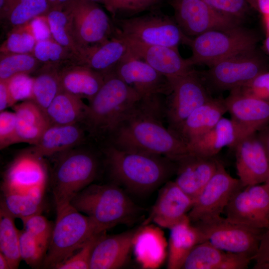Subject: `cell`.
I'll use <instances>...</instances> for the list:
<instances>
[{"instance_id": "1", "label": "cell", "mask_w": 269, "mask_h": 269, "mask_svg": "<svg viewBox=\"0 0 269 269\" xmlns=\"http://www.w3.org/2000/svg\"><path fill=\"white\" fill-rule=\"evenodd\" d=\"M164 96L141 97L105 144L122 150L162 155L173 161L189 153L188 145L164 125Z\"/></svg>"}, {"instance_id": "2", "label": "cell", "mask_w": 269, "mask_h": 269, "mask_svg": "<svg viewBox=\"0 0 269 269\" xmlns=\"http://www.w3.org/2000/svg\"><path fill=\"white\" fill-rule=\"evenodd\" d=\"M102 149L114 183L136 194L156 189L176 172V163L162 155L119 149L105 144Z\"/></svg>"}, {"instance_id": "3", "label": "cell", "mask_w": 269, "mask_h": 269, "mask_svg": "<svg viewBox=\"0 0 269 269\" xmlns=\"http://www.w3.org/2000/svg\"><path fill=\"white\" fill-rule=\"evenodd\" d=\"M140 98L114 70L106 74L102 86L89 101L83 123L85 130L96 141L106 143L127 113Z\"/></svg>"}, {"instance_id": "4", "label": "cell", "mask_w": 269, "mask_h": 269, "mask_svg": "<svg viewBox=\"0 0 269 269\" xmlns=\"http://www.w3.org/2000/svg\"><path fill=\"white\" fill-rule=\"evenodd\" d=\"M70 204L88 216L98 233L120 224H130L138 209L120 186L91 184L76 195Z\"/></svg>"}, {"instance_id": "5", "label": "cell", "mask_w": 269, "mask_h": 269, "mask_svg": "<svg viewBox=\"0 0 269 269\" xmlns=\"http://www.w3.org/2000/svg\"><path fill=\"white\" fill-rule=\"evenodd\" d=\"M57 154L51 181L56 209L70 204L92 184L99 168L98 158L89 149L72 148Z\"/></svg>"}, {"instance_id": "6", "label": "cell", "mask_w": 269, "mask_h": 269, "mask_svg": "<svg viewBox=\"0 0 269 269\" xmlns=\"http://www.w3.org/2000/svg\"><path fill=\"white\" fill-rule=\"evenodd\" d=\"M99 234L90 218L70 203L57 208L51 238L42 263L43 267L55 269L93 236Z\"/></svg>"}, {"instance_id": "7", "label": "cell", "mask_w": 269, "mask_h": 269, "mask_svg": "<svg viewBox=\"0 0 269 269\" xmlns=\"http://www.w3.org/2000/svg\"><path fill=\"white\" fill-rule=\"evenodd\" d=\"M255 34L240 26L227 29H216L190 38L187 44L192 50L187 58L189 64L210 67L229 57L255 49Z\"/></svg>"}, {"instance_id": "8", "label": "cell", "mask_w": 269, "mask_h": 269, "mask_svg": "<svg viewBox=\"0 0 269 269\" xmlns=\"http://www.w3.org/2000/svg\"><path fill=\"white\" fill-rule=\"evenodd\" d=\"M114 34L150 45L178 48L190 39L185 35L174 18L158 13L136 17L115 18Z\"/></svg>"}, {"instance_id": "9", "label": "cell", "mask_w": 269, "mask_h": 269, "mask_svg": "<svg viewBox=\"0 0 269 269\" xmlns=\"http://www.w3.org/2000/svg\"><path fill=\"white\" fill-rule=\"evenodd\" d=\"M207 241L225 252L256 255L264 230L252 228L221 216L191 223Z\"/></svg>"}, {"instance_id": "10", "label": "cell", "mask_w": 269, "mask_h": 269, "mask_svg": "<svg viewBox=\"0 0 269 269\" xmlns=\"http://www.w3.org/2000/svg\"><path fill=\"white\" fill-rule=\"evenodd\" d=\"M268 70L254 49L221 60L199 74L208 90L224 91L240 88Z\"/></svg>"}, {"instance_id": "11", "label": "cell", "mask_w": 269, "mask_h": 269, "mask_svg": "<svg viewBox=\"0 0 269 269\" xmlns=\"http://www.w3.org/2000/svg\"><path fill=\"white\" fill-rule=\"evenodd\" d=\"M62 9L68 16L76 42L83 50L113 37L115 28L112 22L97 3L73 0Z\"/></svg>"}, {"instance_id": "12", "label": "cell", "mask_w": 269, "mask_h": 269, "mask_svg": "<svg viewBox=\"0 0 269 269\" xmlns=\"http://www.w3.org/2000/svg\"><path fill=\"white\" fill-rule=\"evenodd\" d=\"M169 81L171 92L166 98L165 120L167 128L173 132L196 109L212 97L194 70Z\"/></svg>"}, {"instance_id": "13", "label": "cell", "mask_w": 269, "mask_h": 269, "mask_svg": "<svg viewBox=\"0 0 269 269\" xmlns=\"http://www.w3.org/2000/svg\"><path fill=\"white\" fill-rule=\"evenodd\" d=\"M29 150L18 155L5 171L2 192L26 196L42 204L47 179L45 164Z\"/></svg>"}, {"instance_id": "14", "label": "cell", "mask_w": 269, "mask_h": 269, "mask_svg": "<svg viewBox=\"0 0 269 269\" xmlns=\"http://www.w3.org/2000/svg\"><path fill=\"white\" fill-rule=\"evenodd\" d=\"M224 211L233 221L259 229L269 225V185L241 187L231 196Z\"/></svg>"}, {"instance_id": "15", "label": "cell", "mask_w": 269, "mask_h": 269, "mask_svg": "<svg viewBox=\"0 0 269 269\" xmlns=\"http://www.w3.org/2000/svg\"><path fill=\"white\" fill-rule=\"evenodd\" d=\"M174 20L185 35L193 38L216 29L239 25V21L219 12L203 0H171Z\"/></svg>"}, {"instance_id": "16", "label": "cell", "mask_w": 269, "mask_h": 269, "mask_svg": "<svg viewBox=\"0 0 269 269\" xmlns=\"http://www.w3.org/2000/svg\"><path fill=\"white\" fill-rule=\"evenodd\" d=\"M241 187L239 179L231 176L220 162L187 214L191 223L221 216L232 195Z\"/></svg>"}, {"instance_id": "17", "label": "cell", "mask_w": 269, "mask_h": 269, "mask_svg": "<svg viewBox=\"0 0 269 269\" xmlns=\"http://www.w3.org/2000/svg\"><path fill=\"white\" fill-rule=\"evenodd\" d=\"M116 74L140 96H167L171 92L168 79L128 51L114 69Z\"/></svg>"}, {"instance_id": "18", "label": "cell", "mask_w": 269, "mask_h": 269, "mask_svg": "<svg viewBox=\"0 0 269 269\" xmlns=\"http://www.w3.org/2000/svg\"><path fill=\"white\" fill-rule=\"evenodd\" d=\"M234 149L242 186L266 182L269 176V159L256 133L241 138Z\"/></svg>"}, {"instance_id": "19", "label": "cell", "mask_w": 269, "mask_h": 269, "mask_svg": "<svg viewBox=\"0 0 269 269\" xmlns=\"http://www.w3.org/2000/svg\"><path fill=\"white\" fill-rule=\"evenodd\" d=\"M194 202L174 181H167L160 189L148 217L142 225L152 222L159 227L170 229L188 217Z\"/></svg>"}, {"instance_id": "20", "label": "cell", "mask_w": 269, "mask_h": 269, "mask_svg": "<svg viewBox=\"0 0 269 269\" xmlns=\"http://www.w3.org/2000/svg\"><path fill=\"white\" fill-rule=\"evenodd\" d=\"M231 120L243 137L256 133L269 122V102L242 93L237 89L230 91L224 99Z\"/></svg>"}, {"instance_id": "21", "label": "cell", "mask_w": 269, "mask_h": 269, "mask_svg": "<svg viewBox=\"0 0 269 269\" xmlns=\"http://www.w3.org/2000/svg\"><path fill=\"white\" fill-rule=\"evenodd\" d=\"M122 38L132 54L145 61L169 80L184 75L194 69L180 55L178 48L147 45Z\"/></svg>"}, {"instance_id": "22", "label": "cell", "mask_w": 269, "mask_h": 269, "mask_svg": "<svg viewBox=\"0 0 269 269\" xmlns=\"http://www.w3.org/2000/svg\"><path fill=\"white\" fill-rule=\"evenodd\" d=\"M175 182L194 200L216 172L220 162L214 157L189 152L174 161Z\"/></svg>"}, {"instance_id": "23", "label": "cell", "mask_w": 269, "mask_h": 269, "mask_svg": "<svg viewBox=\"0 0 269 269\" xmlns=\"http://www.w3.org/2000/svg\"><path fill=\"white\" fill-rule=\"evenodd\" d=\"M135 230L108 235L99 238L93 250L90 269H117L127 262L132 251Z\"/></svg>"}, {"instance_id": "24", "label": "cell", "mask_w": 269, "mask_h": 269, "mask_svg": "<svg viewBox=\"0 0 269 269\" xmlns=\"http://www.w3.org/2000/svg\"><path fill=\"white\" fill-rule=\"evenodd\" d=\"M168 243L158 226L142 225L136 230L132 250L137 263L145 269H155L164 263L168 255Z\"/></svg>"}, {"instance_id": "25", "label": "cell", "mask_w": 269, "mask_h": 269, "mask_svg": "<svg viewBox=\"0 0 269 269\" xmlns=\"http://www.w3.org/2000/svg\"><path fill=\"white\" fill-rule=\"evenodd\" d=\"M227 112L224 99L212 97L196 109L173 133L188 145L214 127Z\"/></svg>"}, {"instance_id": "26", "label": "cell", "mask_w": 269, "mask_h": 269, "mask_svg": "<svg viewBox=\"0 0 269 269\" xmlns=\"http://www.w3.org/2000/svg\"><path fill=\"white\" fill-rule=\"evenodd\" d=\"M242 137L233 121L222 117L214 127L187 145L190 152L204 157H214L225 146L234 148Z\"/></svg>"}, {"instance_id": "27", "label": "cell", "mask_w": 269, "mask_h": 269, "mask_svg": "<svg viewBox=\"0 0 269 269\" xmlns=\"http://www.w3.org/2000/svg\"><path fill=\"white\" fill-rule=\"evenodd\" d=\"M85 130L79 124L50 125L29 150L43 158L74 148L84 140Z\"/></svg>"}, {"instance_id": "28", "label": "cell", "mask_w": 269, "mask_h": 269, "mask_svg": "<svg viewBox=\"0 0 269 269\" xmlns=\"http://www.w3.org/2000/svg\"><path fill=\"white\" fill-rule=\"evenodd\" d=\"M128 51V47L120 37L114 35L100 44L84 49L76 65L88 67L105 75L113 71Z\"/></svg>"}, {"instance_id": "29", "label": "cell", "mask_w": 269, "mask_h": 269, "mask_svg": "<svg viewBox=\"0 0 269 269\" xmlns=\"http://www.w3.org/2000/svg\"><path fill=\"white\" fill-rule=\"evenodd\" d=\"M105 75L88 67L68 64L61 67V89L90 101L102 86Z\"/></svg>"}, {"instance_id": "30", "label": "cell", "mask_w": 269, "mask_h": 269, "mask_svg": "<svg viewBox=\"0 0 269 269\" xmlns=\"http://www.w3.org/2000/svg\"><path fill=\"white\" fill-rule=\"evenodd\" d=\"M13 109L19 142L35 145L51 125L45 112L31 100L14 105Z\"/></svg>"}, {"instance_id": "31", "label": "cell", "mask_w": 269, "mask_h": 269, "mask_svg": "<svg viewBox=\"0 0 269 269\" xmlns=\"http://www.w3.org/2000/svg\"><path fill=\"white\" fill-rule=\"evenodd\" d=\"M169 230L167 268L180 269L192 249L201 243L200 234L188 217Z\"/></svg>"}, {"instance_id": "32", "label": "cell", "mask_w": 269, "mask_h": 269, "mask_svg": "<svg viewBox=\"0 0 269 269\" xmlns=\"http://www.w3.org/2000/svg\"><path fill=\"white\" fill-rule=\"evenodd\" d=\"M88 105L82 98L61 90L45 110L51 125L83 123Z\"/></svg>"}, {"instance_id": "33", "label": "cell", "mask_w": 269, "mask_h": 269, "mask_svg": "<svg viewBox=\"0 0 269 269\" xmlns=\"http://www.w3.org/2000/svg\"><path fill=\"white\" fill-rule=\"evenodd\" d=\"M51 8L47 0H3L0 7V19L10 30L46 15Z\"/></svg>"}, {"instance_id": "34", "label": "cell", "mask_w": 269, "mask_h": 269, "mask_svg": "<svg viewBox=\"0 0 269 269\" xmlns=\"http://www.w3.org/2000/svg\"><path fill=\"white\" fill-rule=\"evenodd\" d=\"M61 67L42 65L33 77L32 96L30 100L43 110L46 109L62 90L60 79Z\"/></svg>"}, {"instance_id": "35", "label": "cell", "mask_w": 269, "mask_h": 269, "mask_svg": "<svg viewBox=\"0 0 269 269\" xmlns=\"http://www.w3.org/2000/svg\"><path fill=\"white\" fill-rule=\"evenodd\" d=\"M14 218L0 201V252L7 259L10 269H17L21 260L19 252V230L15 225Z\"/></svg>"}, {"instance_id": "36", "label": "cell", "mask_w": 269, "mask_h": 269, "mask_svg": "<svg viewBox=\"0 0 269 269\" xmlns=\"http://www.w3.org/2000/svg\"><path fill=\"white\" fill-rule=\"evenodd\" d=\"M45 16L52 37L76 56L77 63L84 50L75 39L70 20L65 11L59 7L51 8Z\"/></svg>"}, {"instance_id": "37", "label": "cell", "mask_w": 269, "mask_h": 269, "mask_svg": "<svg viewBox=\"0 0 269 269\" xmlns=\"http://www.w3.org/2000/svg\"><path fill=\"white\" fill-rule=\"evenodd\" d=\"M43 64L32 53H0V80L37 71Z\"/></svg>"}, {"instance_id": "38", "label": "cell", "mask_w": 269, "mask_h": 269, "mask_svg": "<svg viewBox=\"0 0 269 269\" xmlns=\"http://www.w3.org/2000/svg\"><path fill=\"white\" fill-rule=\"evenodd\" d=\"M32 53L43 65L62 67L77 62L76 56L52 37L37 41Z\"/></svg>"}, {"instance_id": "39", "label": "cell", "mask_w": 269, "mask_h": 269, "mask_svg": "<svg viewBox=\"0 0 269 269\" xmlns=\"http://www.w3.org/2000/svg\"><path fill=\"white\" fill-rule=\"evenodd\" d=\"M226 252L207 241L196 245L186 257L181 269H218Z\"/></svg>"}, {"instance_id": "40", "label": "cell", "mask_w": 269, "mask_h": 269, "mask_svg": "<svg viewBox=\"0 0 269 269\" xmlns=\"http://www.w3.org/2000/svg\"><path fill=\"white\" fill-rule=\"evenodd\" d=\"M37 42L30 21L10 29L1 44L0 53H32Z\"/></svg>"}, {"instance_id": "41", "label": "cell", "mask_w": 269, "mask_h": 269, "mask_svg": "<svg viewBox=\"0 0 269 269\" xmlns=\"http://www.w3.org/2000/svg\"><path fill=\"white\" fill-rule=\"evenodd\" d=\"M21 220L23 229L32 236L41 248L47 253L54 225L41 213L34 214Z\"/></svg>"}, {"instance_id": "42", "label": "cell", "mask_w": 269, "mask_h": 269, "mask_svg": "<svg viewBox=\"0 0 269 269\" xmlns=\"http://www.w3.org/2000/svg\"><path fill=\"white\" fill-rule=\"evenodd\" d=\"M19 252L21 260L32 268L42 265L46 254L36 240L24 229L19 230Z\"/></svg>"}, {"instance_id": "43", "label": "cell", "mask_w": 269, "mask_h": 269, "mask_svg": "<svg viewBox=\"0 0 269 269\" xmlns=\"http://www.w3.org/2000/svg\"><path fill=\"white\" fill-rule=\"evenodd\" d=\"M105 233L93 236L81 248L55 269H88L92 253L100 237Z\"/></svg>"}, {"instance_id": "44", "label": "cell", "mask_w": 269, "mask_h": 269, "mask_svg": "<svg viewBox=\"0 0 269 269\" xmlns=\"http://www.w3.org/2000/svg\"><path fill=\"white\" fill-rule=\"evenodd\" d=\"M33 79L29 75L21 74L6 80L7 82L11 106H13L19 101L31 100Z\"/></svg>"}, {"instance_id": "45", "label": "cell", "mask_w": 269, "mask_h": 269, "mask_svg": "<svg viewBox=\"0 0 269 269\" xmlns=\"http://www.w3.org/2000/svg\"><path fill=\"white\" fill-rule=\"evenodd\" d=\"M203 0L219 12L239 21L249 8L247 0Z\"/></svg>"}, {"instance_id": "46", "label": "cell", "mask_w": 269, "mask_h": 269, "mask_svg": "<svg viewBox=\"0 0 269 269\" xmlns=\"http://www.w3.org/2000/svg\"><path fill=\"white\" fill-rule=\"evenodd\" d=\"M14 112L3 111L0 113V148L19 143Z\"/></svg>"}, {"instance_id": "47", "label": "cell", "mask_w": 269, "mask_h": 269, "mask_svg": "<svg viewBox=\"0 0 269 269\" xmlns=\"http://www.w3.org/2000/svg\"><path fill=\"white\" fill-rule=\"evenodd\" d=\"M162 0H112L111 13L114 17L119 12L135 14L153 9Z\"/></svg>"}, {"instance_id": "48", "label": "cell", "mask_w": 269, "mask_h": 269, "mask_svg": "<svg viewBox=\"0 0 269 269\" xmlns=\"http://www.w3.org/2000/svg\"><path fill=\"white\" fill-rule=\"evenodd\" d=\"M237 89L242 93L269 102V70Z\"/></svg>"}, {"instance_id": "49", "label": "cell", "mask_w": 269, "mask_h": 269, "mask_svg": "<svg viewBox=\"0 0 269 269\" xmlns=\"http://www.w3.org/2000/svg\"><path fill=\"white\" fill-rule=\"evenodd\" d=\"M253 260L255 261L254 269H269V225L264 230L259 248Z\"/></svg>"}, {"instance_id": "50", "label": "cell", "mask_w": 269, "mask_h": 269, "mask_svg": "<svg viewBox=\"0 0 269 269\" xmlns=\"http://www.w3.org/2000/svg\"><path fill=\"white\" fill-rule=\"evenodd\" d=\"M251 256L245 253L226 252L218 269H245L248 268Z\"/></svg>"}, {"instance_id": "51", "label": "cell", "mask_w": 269, "mask_h": 269, "mask_svg": "<svg viewBox=\"0 0 269 269\" xmlns=\"http://www.w3.org/2000/svg\"><path fill=\"white\" fill-rule=\"evenodd\" d=\"M30 22L37 41L52 37L45 15L36 17Z\"/></svg>"}, {"instance_id": "52", "label": "cell", "mask_w": 269, "mask_h": 269, "mask_svg": "<svg viewBox=\"0 0 269 269\" xmlns=\"http://www.w3.org/2000/svg\"><path fill=\"white\" fill-rule=\"evenodd\" d=\"M11 106L7 82L6 80H0V112Z\"/></svg>"}, {"instance_id": "53", "label": "cell", "mask_w": 269, "mask_h": 269, "mask_svg": "<svg viewBox=\"0 0 269 269\" xmlns=\"http://www.w3.org/2000/svg\"><path fill=\"white\" fill-rule=\"evenodd\" d=\"M251 6L265 17L269 16V0H247Z\"/></svg>"}, {"instance_id": "54", "label": "cell", "mask_w": 269, "mask_h": 269, "mask_svg": "<svg viewBox=\"0 0 269 269\" xmlns=\"http://www.w3.org/2000/svg\"><path fill=\"white\" fill-rule=\"evenodd\" d=\"M259 131L258 137L264 145L269 159V122Z\"/></svg>"}, {"instance_id": "55", "label": "cell", "mask_w": 269, "mask_h": 269, "mask_svg": "<svg viewBox=\"0 0 269 269\" xmlns=\"http://www.w3.org/2000/svg\"><path fill=\"white\" fill-rule=\"evenodd\" d=\"M0 269H10L7 259L1 252H0Z\"/></svg>"}, {"instance_id": "56", "label": "cell", "mask_w": 269, "mask_h": 269, "mask_svg": "<svg viewBox=\"0 0 269 269\" xmlns=\"http://www.w3.org/2000/svg\"><path fill=\"white\" fill-rule=\"evenodd\" d=\"M97 3L104 5L106 9L110 12L111 11L112 0H88Z\"/></svg>"}, {"instance_id": "57", "label": "cell", "mask_w": 269, "mask_h": 269, "mask_svg": "<svg viewBox=\"0 0 269 269\" xmlns=\"http://www.w3.org/2000/svg\"><path fill=\"white\" fill-rule=\"evenodd\" d=\"M266 50L269 54V28H267L266 37L265 41Z\"/></svg>"}, {"instance_id": "58", "label": "cell", "mask_w": 269, "mask_h": 269, "mask_svg": "<svg viewBox=\"0 0 269 269\" xmlns=\"http://www.w3.org/2000/svg\"><path fill=\"white\" fill-rule=\"evenodd\" d=\"M73 0H57L58 7L63 8L66 5Z\"/></svg>"}, {"instance_id": "59", "label": "cell", "mask_w": 269, "mask_h": 269, "mask_svg": "<svg viewBox=\"0 0 269 269\" xmlns=\"http://www.w3.org/2000/svg\"><path fill=\"white\" fill-rule=\"evenodd\" d=\"M51 8L58 7L57 0H47Z\"/></svg>"}, {"instance_id": "60", "label": "cell", "mask_w": 269, "mask_h": 269, "mask_svg": "<svg viewBox=\"0 0 269 269\" xmlns=\"http://www.w3.org/2000/svg\"><path fill=\"white\" fill-rule=\"evenodd\" d=\"M3 2V0H0V7L2 5Z\"/></svg>"}, {"instance_id": "61", "label": "cell", "mask_w": 269, "mask_h": 269, "mask_svg": "<svg viewBox=\"0 0 269 269\" xmlns=\"http://www.w3.org/2000/svg\"><path fill=\"white\" fill-rule=\"evenodd\" d=\"M266 182H267L269 185V176L268 179L267 181H266Z\"/></svg>"}]
</instances>
